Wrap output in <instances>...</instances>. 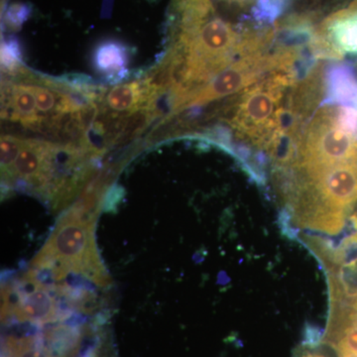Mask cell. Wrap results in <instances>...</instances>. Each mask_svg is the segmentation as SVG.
<instances>
[{
    "label": "cell",
    "mask_w": 357,
    "mask_h": 357,
    "mask_svg": "<svg viewBox=\"0 0 357 357\" xmlns=\"http://www.w3.org/2000/svg\"><path fill=\"white\" fill-rule=\"evenodd\" d=\"M123 49L116 44L109 43L100 47L96 53V63L98 69L102 70H114L123 67L124 60Z\"/></svg>",
    "instance_id": "52a82bcc"
},
{
    "label": "cell",
    "mask_w": 357,
    "mask_h": 357,
    "mask_svg": "<svg viewBox=\"0 0 357 357\" xmlns=\"http://www.w3.org/2000/svg\"><path fill=\"white\" fill-rule=\"evenodd\" d=\"M13 103L14 109L20 114V119H25L28 123L36 119V100L27 86H17L14 91Z\"/></svg>",
    "instance_id": "ba28073f"
},
{
    "label": "cell",
    "mask_w": 357,
    "mask_h": 357,
    "mask_svg": "<svg viewBox=\"0 0 357 357\" xmlns=\"http://www.w3.org/2000/svg\"><path fill=\"white\" fill-rule=\"evenodd\" d=\"M328 84V100L357 109V79L349 68H333Z\"/></svg>",
    "instance_id": "5b68a950"
},
{
    "label": "cell",
    "mask_w": 357,
    "mask_h": 357,
    "mask_svg": "<svg viewBox=\"0 0 357 357\" xmlns=\"http://www.w3.org/2000/svg\"><path fill=\"white\" fill-rule=\"evenodd\" d=\"M351 220L352 223H354V227H356L357 234V215H352V217L351 218Z\"/></svg>",
    "instance_id": "7c38bea8"
},
{
    "label": "cell",
    "mask_w": 357,
    "mask_h": 357,
    "mask_svg": "<svg viewBox=\"0 0 357 357\" xmlns=\"http://www.w3.org/2000/svg\"><path fill=\"white\" fill-rule=\"evenodd\" d=\"M57 307L50 294L41 286L21 296L15 312L18 318L34 321H48L55 317Z\"/></svg>",
    "instance_id": "277c9868"
},
{
    "label": "cell",
    "mask_w": 357,
    "mask_h": 357,
    "mask_svg": "<svg viewBox=\"0 0 357 357\" xmlns=\"http://www.w3.org/2000/svg\"><path fill=\"white\" fill-rule=\"evenodd\" d=\"M22 146L23 143L16 138L9 136L1 138V166L4 172L7 173L13 168Z\"/></svg>",
    "instance_id": "9c48e42d"
},
{
    "label": "cell",
    "mask_w": 357,
    "mask_h": 357,
    "mask_svg": "<svg viewBox=\"0 0 357 357\" xmlns=\"http://www.w3.org/2000/svg\"><path fill=\"white\" fill-rule=\"evenodd\" d=\"M314 56L330 60L357 57V0L326 16L316 25L309 43Z\"/></svg>",
    "instance_id": "7a4b0ae2"
},
{
    "label": "cell",
    "mask_w": 357,
    "mask_h": 357,
    "mask_svg": "<svg viewBox=\"0 0 357 357\" xmlns=\"http://www.w3.org/2000/svg\"><path fill=\"white\" fill-rule=\"evenodd\" d=\"M13 357H49L42 349L34 347L29 342H20L14 344Z\"/></svg>",
    "instance_id": "8fae6325"
},
{
    "label": "cell",
    "mask_w": 357,
    "mask_h": 357,
    "mask_svg": "<svg viewBox=\"0 0 357 357\" xmlns=\"http://www.w3.org/2000/svg\"><path fill=\"white\" fill-rule=\"evenodd\" d=\"M30 91L34 95L35 100H36L37 109L40 112H50L55 105V98L53 93L49 91L48 89L41 88V86H27Z\"/></svg>",
    "instance_id": "30bf717a"
},
{
    "label": "cell",
    "mask_w": 357,
    "mask_h": 357,
    "mask_svg": "<svg viewBox=\"0 0 357 357\" xmlns=\"http://www.w3.org/2000/svg\"><path fill=\"white\" fill-rule=\"evenodd\" d=\"M48 153L49 148L44 144L24 143L14 162L13 174L32 182H44Z\"/></svg>",
    "instance_id": "3957f363"
},
{
    "label": "cell",
    "mask_w": 357,
    "mask_h": 357,
    "mask_svg": "<svg viewBox=\"0 0 357 357\" xmlns=\"http://www.w3.org/2000/svg\"><path fill=\"white\" fill-rule=\"evenodd\" d=\"M141 91L139 84L136 83L124 84L114 86L107 95V103L116 112H124L132 109L140 102Z\"/></svg>",
    "instance_id": "8992f818"
},
{
    "label": "cell",
    "mask_w": 357,
    "mask_h": 357,
    "mask_svg": "<svg viewBox=\"0 0 357 357\" xmlns=\"http://www.w3.org/2000/svg\"><path fill=\"white\" fill-rule=\"evenodd\" d=\"M38 266L55 268L62 277L66 270L74 269L102 278V268L93 244L91 222H81L70 215L60 222L36 260Z\"/></svg>",
    "instance_id": "6da1fadb"
}]
</instances>
